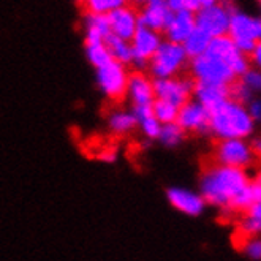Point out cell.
Wrapping results in <instances>:
<instances>
[{"instance_id":"cell-11","label":"cell","mask_w":261,"mask_h":261,"mask_svg":"<svg viewBox=\"0 0 261 261\" xmlns=\"http://www.w3.org/2000/svg\"><path fill=\"white\" fill-rule=\"evenodd\" d=\"M176 122L187 135H209V110L193 97L179 106Z\"/></svg>"},{"instance_id":"cell-25","label":"cell","mask_w":261,"mask_h":261,"mask_svg":"<svg viewBox=\"0 0 261 261\" xmlns=\"http://www.w3.org/2000/svg\"><path fill=\"white\" fill-rule=\"evenodd\" d=\"M84 54H86L87 62L94 68L106 64L108 60H111L110 51H108V48H106L105 41L103 43H86L84 44Z\"/></svg>"},{"instance_id":"cell-35","label":"cell","mask_w":261,"mask_h":261,"mask_svg":"<svg viewBox=\"0 0 261 261\" xmlns=\"http://www.w3.org/2000/svg\"><path fill=\"white\" fill-rule=\"evenodd\" d=\"M100 160H103L106 163H114L117 160V152H114V150H105L100 155Z\"/></svg>"},{"instance_id":"cell-19","label":"cell","mask_w":261,"mask_h":261,"mask_svg":"<svg viewBox=\"0 0 261 261\" xmlns=\"http://www.w3.org/2000/svg\"><path fill=\"white\" fill-rule=\"evenodd\" d=\"M106 127L114 136H127L136 130V117L132 108H113L106 116Z\"/></svg>"},{"instance_id":"cell-22","label":"cell","mask_w":261,"mask_h":261,"mask_svg":"<svg viewBox=\"0 0 261 261\" xmlns=\"http://www.w3.org/2000/svg\"><path fill=\"white\" fill-rule=\"evenodd\" d=\"M187 138V133L180 128L177 122H168V124H162L159 135H157V143H160L166 149H176L184 144Z\"/></svg>"},{"instance_id":"cell-28","label":"cell","mask_w":261,"mask_h":261,"mask_svg":"<svg viewBox=\"0 0 261 261\" xmlns=\"http://www.w3.org/2000/svg\"><path fill=\"white\" fill-rule=\"evenodd\" d=\"M130 4L128 0H83L80 4L84 11L90 13H101V14H108L110 11L124 7Z\"/></svg>"},{"instance_id":"cell-33","label":"cell","mask_w":261,"mask_h":261,"mask_svg":"<svg viewBox=\"0 0 261 261\" xmlns=\"http://www.w3.org/2000/svg\"><path fill=\"white\" fill-rule=\"evenodd\" d=\"M245 106H247V111L252 116V119L258 124L261 119V100L258 97H253L249 103H245Z\"/></svg>"},{"instance_id":"cell-26","label":"cell","mask_w":261,"mask_h":261,"mask_svg":"<svg viewBox=\"0 0 261 261\" xmlns=\"http://www.w3.org/2000/svg\"><path fill=\"white\" fill-rule=\"evenodd\" d=\"M241 220L238 225V231L244 238H253L259 236L261 233V214H250V212H244L241 214Z\"/></svg>"},{"instance_id":"cell-32","label":"cell","mask_w":261,"mask_h":261,"mask_svg":"<svg viewBox=\"0 0 261 261\" xmlns=\"http://www.w3.org/2000/svg\"><path fill=\"white\" fill-rule=\"evenodd\" d=\"M166 4L173 13H176V11H192V13H195L199 8L198 0H166Z\"/></svg>"},{"instance_id":"cell-4","label":"cell","mask_w":261,"mask_h":261,"mask_svg":"<svg viewBox=\"0 0 261 261\" xmlns=\"http://www.w3.org/2000/svg\"><path fill=\"white\" fill-rule=\"evenodd\" d=\"M189 60L190 59L180 43L163 38L157 51L149 59L146 71L152 80L171 78L187 70Z\"/></svg>"},{"instance_id":"cell-13","label":"cell","mask_w":261,"mask_h":261,"mask_svg":"<svg viewBox=\"0 0 261 261\" xmlns=\"http://www.w3.org/2000/svg\"><path fill=\"white\" fill-rule=\"evenodd\" d=\"M106 16H108L110 34L127 41H130L135 30L140 25V21H138V8L132 4L119 7L110 11Z\"/></svg>"},{"instance_id":"cell-30","label":"cell","mask_w":261,"mask_h":261,"mask_svg":"<svg viewBox=\"0 0 261 261\" xmlns=\"http://www.w3.org/2000/svg\"><path fill=\"white\" fill-rule=\"evenodd\" d=\"M239 81L244 83L252 92H255L256 95L259 94V90H261V71H259V68L250 67L247 71H245V73L241 76Z\"/></svg>"},{"instance_id":"cell-3","label":"cell","mask_w":261,"mask_h":261,"mask_svg":"<svg viewBox=\"0 0 261 261\" xmlns=\"http://www.w3.org/2000/svg\"><path fill=\"white\" fill-rule=\"evenodd\" d=\"M256 133V122L244 103L228 98L209 110V135L216 140L244 138L249 140Z\"/></svg>"},{"instance_id":"cell-9","label":"cell","mask_w":261,"mask_h":261,"mask_svg":"<svg viewBox=\"0 0 261 261\" xmlns=\"http://www.w3.org/2000/svg\"><path fill=\"white\" fill-rule=\"evenodd\" d=\"M162 40H163V35L159 30H153L144 25H138L133 37L130 38L132 54H133L130 68L146 70L149 59L157 51Z\"/></svg>"},{"instance_id":"cell-27","label":"cell","mask_w":261,"mask_h":261,"mask_svg":"<svg viewBox=\"0 0 261 261\" xmlns=\"http://www.w3.org/2000/svg\"><path fill=\"white\" fill-rule=\"evenodd\" d=\"M152 113L153 116L157 117V120L160 124H168V122H174L177 117V111H179V106L170 103V101H165V100H159L155 98L152 101Z\"/></svg>"},{"instance_id":"cell-17","label":"cell","mask_w":261,"mask_h":261,"mask_svg":"<svg viewBox=\"0 0 261 261\" xmlns=\"http://www.w3.org/2000/svg\"><path fill=\"white\" fill-rule=\"evenodd\" d=\"M192 97L201 105H204L207 110H212L214 106L231 98V86L214 83H195Z\"/></svg>"},{"instance_id":"cell-21","label":"cell","mask_w":261,"mask_h":261,"mask_svg":"<svg viewBox=\"0 0 261 261\" xmlns=\"http://www.w3.org/2000/svg\"><path fill=\"white\" fill-rule=\"evenodd\" d=\"M261 201V179L259 176H252L231 204V214H244L252 204Z\"/></svg>"},{"instance_id":"cell-12","label":"cell","mask_w":261,"mask_h":261,"mask_svg":"<svg viewBox=\"0 0 261 261\" xmlns=\"http://www.w3.org/2000/svg\"><path fill=\"white\" fill-rule=\"evenodd\" d=\"M166 199L176 211L186 214L189 217H199L203 216L207 209V204L204 198L201 196L198 190L174 186L166 190Z\"/></svg>"},{"instance_id":"cell-38","label":"cell","mask_w":261,"mask_h":261,"mask_svg":"<svg viewBox=\"0 0 261 261\" xmlns=\"http://www.w3.org/2000/svg\"><path fill=\"white\" fill-rule=\"evenodd\" d=\"M74 2H78V4H81V2H83V0H74Z\"/></svg>"},{"instance_id":"cell-18","label":"cell","mask_w":261,"mask_h":261,"mask_svg":"<svg viewBox=\"0 0 261 261\" xmlns=\"http://www.w3.org/2000/svg\"><path fill=\"white\" fill-rule=\"evenodd\" d=\"M81 25H83V34H84V44L103 43L106 37L110 35L108 16H106V14L84 11Z\"/></svg>"},{"instance_id":"cell-16","label":"cell","mask_w":261,"mask_h":261,"mask_svg":"<svg viewBox=\"0 0 261 261\" xmlns=\"http://www.w3.org/2000/svg\"><path fill=\"white\" fill-rule=\"evenodd\" d=\"M196 27L195 24V13L192 11H176L171 13L170 19H168L165 29L162 30L163 38L182 43Z\"/></svg>"},{"instance_id":"cell-31","label":"cell","mask_w":261,"mask_h":261,"mask_svg":"<svg viewBox=\"0 0 261 261\" xmlns=\"http://www.w3.org/2000/svg\"><path fill=\"white\" fill-rule=\"evenodd\" d=\"M253 97H256L255 92H252L247 86L244 83H241L239 80H236L233 84H231V98L241 101V103H249Z\"/></svg>"},{"instance_id":"cell-6","label":"cell","mask_w":261,"mask_h":261,"mask_svg":"<svg viewBox=\"0 0 261 261\" xmlns=\"http://www.w3.org/2000/svg\"><path fill=\"white\" fill-rule=\"evenodd\" d=\"M130 67L111 59L106 64L95 68V83L100 94L111 103H120L125 100L127 81Z\"/></svg>"},{"instance_id":"cell-29","label":"cell","mask_w":261,"mask_h":261,"mask_svg":"<svg viewBox=\"0 0 261 261\" xmlns=\"http://www.w3.org/2000/svg\"><path fill=\"white\" fill-rule=\"evenodd\" d=\"M241 252H242V255L247 259L259 261L261 259V239H259V236L244 238Z\"/></svg>"},{"instance_id":"cell-1","label":"cell","mask_w":261,"mask_h":261,"mask_svg":"<svg viewBox=\"0 0 261 261\" xmlns=\"http://www.w3.org/2000/svg\"><path fill=\"white\" fill-rule=\"evenodd\" d=\"M249 56L238 49L228 35L211 38L207 49L189 60V74L195 83L231 86L250 68Z\"/></svg>"},{"instance_id":"cell-36","label":"cell","mask_w":261,"mask_h":261,"mask_svg":"<svg viewBox=\"0 0 261 261\" xmlns=\"http://www.w3.org/2000/svg\"><path fill=\"white\" fill-rule=\"evenodd\" d=\"M199 2V7H204V5H211V4H216L219 0H198Z\"/></svg>"},{"instance_id":"cell-23","label":"cell","mask_w":261,"mask_h":261,"mask_svg":"<svg viewBox=\"0 0 261 261\" xmlns=\"http://www.w3.org/2000/svg\"><path fill=\"white\" fill-rule=\"evenodd\" d=\"M105 44H106V48H108V51H110L111 59L117 60V62L124 64L127 67L132 65L133 54H132L130 41L117 38V37H114V35L110 34L108 37H106V40H105Z\"/></svg>"},{"instance_id":"cell-2","label":"cell","mask_w":261,"mask_h":261,"mask_svg":"<svg viewBox=\"0 0 261 261\" xmlns=\"http://www.w3.org/2000/svg\"><path fill=\"white\" fill-rule=\"evenodd\" d=\"M253 174L250 170L212 162L199 176L198 192L204 198L207 207L211 206L223 214H231L234 198L247 186Z\"/></svg>"},{"instance_id":"cell-7","label":"cell","mask_w":261,"mask_h":261,"mask_svg":"<svg viewBox=\"0 0 261 261\" xmlns=\"http://www.w3.org/2000/svg\"><path fill=\"white\" fill-rule=\"evenodd\" d=\"M229 38L234 41L238 49L247 54L253 51V48L261 43V19L259 16L250 14L241 8H234L229 19L228 34Z\"/></svg>"},{"instance_id":"cell-5","label":"cell","mask_w":261,"mask_h":261,"mask_svg":"<svg viewBox=\"0 0 261 261\" xmlns=\"http://www.w3.org/2000/svg\"><path fill=\"white\" fill-rule=\"evenodd\" d=\"M259 153L252 147L249 140L244 138H228L217 140L212 150V159L216 163L242 168V170H253L258 162Z\"/></svg>"},{"instance_id":"cell-10","label":"cell","mask_w":261,"mask_h":261,"mask_svg":"<svg viewBox=\"0 0 261 261\" xmlns=\"http://www.w3.org/2000/svg\"><path fill=\"white\" fill-rule=\"evenodd\" d=\"M195 87V80L190 74H177L171 78H162L153 80V94L155 98L170 101L176 106H180L186 103L189 98H192Z\"/></svg>"},{"instance_id":"cell-14","label":"cell","mask_w":261,"mask_h":261,"mask_svg":"<svg viewBox=\"0 0 261 261\" xmlns=\"http://www.w3.org/2000/svg\"><path fill=\"white\" fill-rule=\"evenodd\" d=\"M125 100H128L132 106L152 105V101L155 100L153 80L147 74L146 70H130Z\"/></svg>"},{"instance_id":"cell-20","label":"cell","mask_w":261,"mask_h":261,"mask_svg":"<svg viewBox=\"0 0 261 261\" xmlns=\"http://www.w3.org/2000/svg\"><path fill=\"white\" fill-rule=\"evenodd\" d=\"M132 111L136 117V130H140L147 141H155L162 124L153 116L152 106L150 105L132 106Z\"/></svg>"},{"instance_id":"cell-34","label":"cell","mask_w":261,"mask_h":261,"mask_svg":"<svg viewBox=\"0 0 261 261\" xmlns=\"http://www.w3.org/2000/svg\"><path fill=\"white\" fill-rule=\"evenodd\" d=\"M249 60H250V65L259 68L261 67V43H258L253 51L249 53Z\"/></svg>"},{"instance_id":"cell-8","label":"cell","mask_w":261,"mask_h":261,"mask_svg":"<svg viewBox=\"0 0 261 261\" xmlns=\"http://www.w3.org/2000/svg\"><path fill=\"white\" fill-rule=\"evenodd\" d=\"M234 8L236 4L233 0H219L216 4L199 7L195 11V24L211 38L226 35Z\"/></svg>"},{"instance_id":"cell-37","label":"cell","mask_w":261,"mask_h":261,"mask_svg":"<svg viewBox=\"0 0 261 261\" xmlns=\"http://www.w3.org/2000/svg\"><path fill=\"white\" fill-rule=\"evenodd\" d=\"M128 2L132 4V5H135V7H138V5H141L144 0H128Z\"/></svg>"},{"instance_id":"cell-24","label":"cell","mask_w":261,"mask_h":261,"mask_svg":"<svg viewBox=\"0 0 261 261\" xmlns=\"http://www.w3.org/2000/svg\"><path fill=\"white\" fill-rule=\"evenodd\" d=\"M209 43H211V37L207 34H204L203 30H199L198 27H195L193 32L180 44H182L184 51H186V54L189 56V59H192V57L203 54L207 49Z\"/></svg>"},{"instance_id":"cell-15","label":"cell","mask_w":261,"mask_h":261,"mask_svg":"<svg viewBox=\"0 0 261 261\" xmlns=\"http://www.w3.org/2000/svg\"><path fill=\"white\" fill-rule=\"evenodd\" d=\"M171 13L166 0H144L141 5H138V21L140 25L162 32Z\"/></svg>"}]
</instances>
